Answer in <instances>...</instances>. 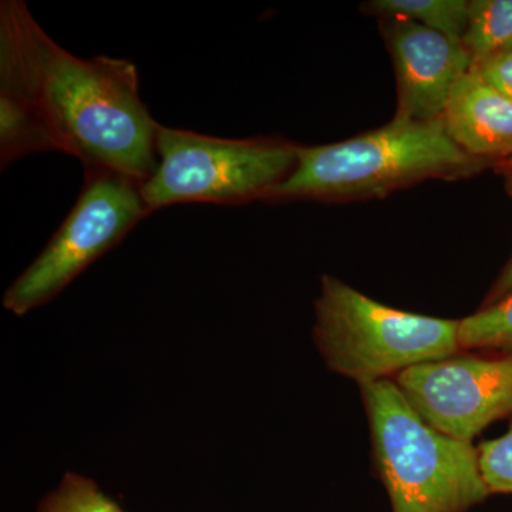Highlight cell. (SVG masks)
<instances>
[{
  "instance_id": "1",
  "label": "cell",
  "mask_w": 512,
  "mask_h": 512,
  "mask_svg": "<svg viewBox=\"0 0 512 512\" xmlns=\"http://www.w3.org/2000/svg\"><path fill=\"white\" fill-rule=\"evenodd\" d=\"M0 97L35 121L49 151L79 158L84 168L140 184L156 170L158 123L141 100L136 66L72 55L20 0L0 5Z\"/></svg>"
},
{
  "instance_id": "2",
  "label": "cell",
  "mask_w": 512,
  "mask_h": 512,
  "mask_svg": "<svg viewBox=\"0 0 512 512\" xmlns=\"http://www.w3.org/2000/svg\"><path fill=\"white\" fill-rule=\"evenodd\" d=\"M291 174L264 201L379 198L431 178L467 177L488 161L464 153L443 121L393 119L387 126L323 146H298Z\"/></svg>"
},
{
  "instance_id": "3",
  "label": "cell",
  "mask_w": 512,
  "mask_h": 512,
  "mask_svg": "<svg viewBox=\"0 0 512 512\" xmlns=\"http://www.w3.org/2000/svg\"><path fill=\"white\" fill-rule=\"evenodd\" d=\"M359 389L392 512H468L490 497L473 443L431 427L394 380Z\"/></svg>"
},
{
  "instance_id": "4",
  "label": "cell",
  "mask_w": 512,
  "mask_h": 512,
  "mask_svg": "<svg viewBox=\"0 0 512 512\" xmlns=\"http://www.w3.org/2000/svg\"><path fill=\"white\" fill-rule=\"evenodd\" d=\"M313 340L332 372L357 384L457 355L460 320L400 311L332 275L320 278Z\"/></svg>"
},
{
  "instance_id": "5",
  "label": "cell",
  "mask_w": 512,
  "mask_h": 512,
  "mask_svg": "<svg viewBox=\"0 0 512 512\" xmlns=\"http://www.w3.org/2000/svg\"><path fill=\"white\" fill-rule=\"evenodd\" d=\"M157 165L141 184L148 214L175 204L262 200L285 180L298 144L281 138H220L158 124Z\"/></svg>"
},
{
  "instance_id": "6",
  "label": "cell",
  "mask_w": 512,
  "mask_h": 512,
  "mask_svg": "<svg viewBox=\"0 0 512 512\" xmlns=\"http://www.w3.org/2000/svg\"><path fill=\"white\" fill-rule=\"evenodd\" d=\"M140 188L126 175L86 168L82 194L42 254L9 286L5 309L23 316L45 305L116 247L148 215Z\"/></svg>"
},
{
  "instance_id": "7",
  "label": "cell",
  "mask_w": 512,
  "mask_h": 512,
  "mask_svg": "<svg viewBox=\"0 0 512 512\" xmlns=\"http://www.w3.org/2000/svg\"><path fill=\"white\" fill-rule=\"evenodd\" d=\"M434 429L473 443L494 421L512 416V355H453L394 377Z\"/></svg>"
},
{
  "instance_id": "8",
  "label": "cell",
  "mask_w": 512,
  "mask_h": 512,
  "mask_svg": "<svg viewBox=\"0 0 512 512\" xmlns=\"http://www.w3.org/2000/svg\"><path fill=\"white\" fill-rule=\"evenodd\" d=\"M382 32L396 72L394 119L441 120L451 93L473 66L463 40L400 18L382 19Z\"/></svg>"
},
{
  "instance_id": "9",
  "label": "cell",
  "mask_w": 512,
  "mask_h": 512,
  "mask_svg": "<svg viewBox=\"0 0 512 512\" xmlns=\"http://www.w3.org/2000/svg\"><path fill=\"white\" fill-rule=\"evenodd\" d=\"M441 121L468 156L497 161L512 150V100L485 82L473 66L451 93Z\"/></svg>"
},
{
  "instance_id": "10",
  "label": "cell",
  "mask_w": 512,
  "mask_h": 512,
  "mask_svg": "<svg viewBox=\"0 0 512 512\" xmlns=\"http://www.w3.org/2000/svg\"><path fill=\"white\" fill-rule=\"evenodd\" d=\"M363 9L380 19L412 20L421 26L463 40L468 23L466 0H372Z\"/></svg>"
},
{
  "instance_id": "11",
  "label": "cell",
  "mask_w": 512,
  "mask_h": 512,
  "mask_svg": "<svg viewBox=\"0 0 512 512\" xmlns=\"http://www.w3.org/2000/svg\"><path fill=\"white\" fill-rule=\"evenodd\" d=\"M464 46L473 63L512 47V0H471Z\"/></svg>"
},
{
  "instance_id": "12",
  "label": "cell",
  "mask_w": 512,
  "mask_h": 512,
  "mask_svg": "<svg viewBox=\"0 0 512 512\" xmlns=\"http://www.w3.org/2000/svg\"><path fill=\"white\" fill-rule=\"evenodd\" d=\"M460 346L495 355H512V293L460 320Z\"/></svg>"
},
{
  "instance_id": "13",
  "label": "cell",
  "mask_w": 512,
  "mask_h": 512,
  "mask_svg": "<svg viewBox=\"0 0 512 512\" xmlns=\"http://www.w3.org/2000/svg\"><path fill=\"white\" fill-rule=\"evenodd\" d=\"M37 512H126L103 493L92 478L64 474L55 490L40 501Z\"/></svg>"
},
{
  "instance_id": "14",
  "label": "cell",
  "mask_w": 512,
  "mask_h": 512,
  "mask_svg": "<svg viewBox=\"0 0 512 512\" xmlns=\"http://www.w3.org/2000/svg\"><path fill=\"white\" fill-rule=\"evenodd\" d=\"M478 448L481 473L491 495L512 494V426L503 436Z\"/></svg>"
},
{
  "instance_id": "15",
  "label": "cell",
  "mask_w": 512,
  "mask_h": 512,
  "mask_svg": "<svg viewBox=\"0 0 512 512\" xmlns=\"http://www.w3.org/2000/svg\"><path fill=\"white\" fill-rule=\"evenodd\" d=\"M473 69L485 82L512 100V47L473 63Z\"/></svg>"
},
{
  "instance_id": "16",
  "label": "cell",
  "mask_w": 512,
  "mask_h": 512,
  "mask_svg": "<svg viewBox=\"0 0 512 512\" xmlns=\"http://www.w3.org/2000/svg\"><path fill=\"white\" fill-rule=\"evenodd\" d=\"M510 293H512V258L510 262L505 265L501 275L498 276L483 306L493 305V303L501 301V299H504L505 296L510 295Z\"/></svg>"
},
{
  "instance_id": "17",
  "label": "cell",
  "mask_w": 512,
  "mask_h": 512,
  "mask_svg": "<svg viewBox=\"0 0 512 512\" xmlns=\"http://www.w3.org/2000/svg\"><path fill=\"white\" fill-rule=\"evenodd\" d=\"M495 165H497L498 171L504 177L507 190L512 194V150L508 151L500 160L495 161Z\"/></svg>"
}]
</instances>
